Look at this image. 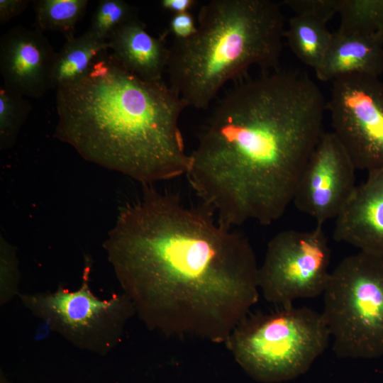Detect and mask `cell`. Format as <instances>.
Segmentation results:
<instances>
[{"mask_svg":"<svg viewBox=\"0 0 383 383\" xmlns=\"http://www.w3.org/2000/svg\"><path fill=\"white\" fill-rule=\"evenodd\" d=\"M146 186L104 243L123 293L152 331L226 343L258 301L251 244L204 204Z\"/></svg>","mask_w":383,"mask_h":383,"instance_id":"obj_1","label":"cell"},{"mask_svg":"<svg viewBox=\"0 0 383 383\" xmlns=\"http://www.w3.org/2000/svg\"><path fill=\"white\" fill-rule=\"evenodd\" d=\"M326 104L298 71L277 69L231 89L189 154L186 176L201 203L231 228L278 220L323 133Z\"/></svg>","mask_w":383,"mask_h":383,"instance_id":"obj_2","label":"cell"},{"mask_svg":"<svg viewBox=\"0 0 383 383\" xmlns=\"http://www.w3.org/2000/svg\"><path fill=\"white\" fill-rule=\"evenodd\" d=\"M187 107L163 81L137 77L106 50L57 89L55 136L85 160L150 185L186 175L179 119Z\"/></svg>","mask_w":383,"mask_h":383,"instance_id":"obj_3","label":"cell"},{"mask_svg":"<svg viewBox=\"0 0 383 383\" xmlns=\"http://www.w3.org/2000/svg\"><path fill=\"white\" fill-rule=\"evenodd\" d=\"M281 3L212 0L199 12L195 33L174 40L166 72L187 106L206 109L229 80L252 66L278 69L284 38Z\"/></svg>","mask_w":383,"mask_h":383,"instance_id":"obj_4","label":"cell"},{"mask_svg":"<svg viewBox=\"0 0 383 383\" xmlns=\"http://www.w3.org/2000/svg\"><path fill=\"white\" fill-rule=\"evenodd\" d=\"M331 339L321 313L292 305L270 313L248 315L225 343L250 377L274 383L306 372Z\"/></svg>","mask_w":383,"mask_h":383,"instance_id":"obj_5","label":"cell"},{"mask_svg":"<svg viewBox=\"0 0 383 383\" xmlns=\"http://www.w3.org/2000/svg\"><path fill=\"white\" fill-rule=\"evenodd\" d=\"M321 313L341 358L383 356V254L359 251L331 272Z\"/></svg>","mask_w":383,"mask_h":383,"instance_id":"obj_6","label":"cell"},{"mask_svg":"<svg viewBox=\"0 0 383 383\" xmlns=\"http://www.w3.org/2000/svg\"><path fill=\"white\" fill-rule=\"evenodd\" d=\"M90 264L75 291L59 287L54 292L19 294L26 308L52 331L82 350L105 355L121 341L125 326L135 313L124 293L100 299L89 287Z\"/></svg>","mask_w":383,"mask_h":383,"instance_id":"obj_7","label":"cell"},{"mask_svg":"<svg viewBox=\"0 0 383 383\" xmlns=\"http://www.w3.org/2000/svg\"><path fill=\"white\" fill-rule=\"evenodd\" d=\"M322 226L282 231L269 241L258 269L259 289L266 301L285 307L297 299L323 294L331 250Z\"/></svg>","mask_w":383,"mask_h":383,"instance_id":"obj_8","label":"cell"},{"mask_svg":"<svg viewBox=\"0 0 383 383\" xmlns=\"http://www.w3.org/2000/svg\"><path fill=\"white\" fill-rule=\"evenodd\" d=\"M333 133L356 170L383 168V82L352 74L332 82L326 104Z\"/></svg>","mask_w":383,"mask_h":383,"instance_id":"obj_9","label":"cell"},{"mask_svg":"<svg viewBox=\"0 0 383 383\" xmlns=\"http://www.w3.org/2000/svg\"><path fill=\"white\" fill-rule=\"evenodd\" d=\"M355 170L335 135L323 133L299 178L294 205L316 225L335 218L356 187Z\"/></svg>","mask_w":383,"mask_h":383,"instance_id":"obj_10","label":"cell"},{"mask_svg":"<svg viewBox=\"0 0 383 383\" xmlns=\"http://www.w3.org/2000/svg\"><path fill=\"white\" fill-rule=\"evenodd\" d=\"M57 56L38 29L11 28L0 39V72L4 86L24 97L39 99L52 89Z\"/></svg>","mask_w":383,"mask_h":383,"instance_id":"obj_11","label":"cell"},{"mask_svg":"<svg viewBox=\"0 0 383 383\" xmlns=\"http://www.w3.org/2000/svg\"><path fill=\"white\" fill-rule=\"evenodd\" d=\"M367 173L335 218L333 238L360 251L383 254V168Z\"/></svg>","mask_w":383,"mask_h":383,"instance_id":"obj_12","label":"cell"},{"mask_svg":"<svg viewBox=\"0 0 383 383\" xmlns=\"http://www.w3.org/2000/svg\"><path fill=\"white\" fill-rule=\"evenodd\" d=\"M165 35H151L135 18L117 29L108 40L114 58L128 72L149 82H162L170 48Z\"/></svg>","mask_w":383,"mask_h":383,"instance_id":"obj_13","label":"cell"},{"mask_svg":"<svg viewBox=\"0 0 383 383\" xmlns=\"http://www.w3.org/2000/svg\"><path fill=\"white\" fill-rule=\"evenodd\" d=\"M314 71L322 82H333L352 74L379 77L383 73V38L336 30L321 63Z\"/></svg>","mask_w":383,"mask_h":383,"instance_id":"obj_14","label":"cell"},{"mask_svg":"<svg viewBox=\"0 0 383 383\" xmlns=\"http://www.w3.org/2000/svg\"><path fill=\"white\" fill-rule=\"evenodd\" d=\"M109 49L108 41L101 40L88 30L79 36L67 37L57 56L52 76V89L72 83L89 70L95 57Z\"/></svg>","mask_w":383,"mask_h":383,"instance_id":"obj_15","label":"cell"},{"mask_svg":"<svg viewBox=\"0 0 383 383\" xmlns=\"http://www.w3.org/2000/svg\"><path fill=\"white\" fill-rule=\"evenodd\" d=\"M332 34L326 24L294 15L288 21L284 39L296 57L315 70L328 50Z\"/></svg>","mask_w":383,"mask_h":383,"instance_id":"obj_16","label":"cell"},{"mask_svg":"<svg viewBox=\"0 0 383 383\" xmlns=\"http://www.w3.org/2000/svg\"><path fill=\"white\" fill-rule=\"evenodd\" d=\"M38 30L60 32L65 37L74 35V28L84 16L87 0L33 1Z\"/></svg>","mask_w":383,"mask_h":383,"instance_id":"obj_17","label":"cell"},{"mask_svg":"<svg viewBox=\"0 0 383 383\" xmlns=\"http://www.w3.org/2000/svg\"><path fill=\"white\" fill-rule=\"evenodd\" d=\"M337 31L383 38V0H342Z\"/></svg>","mask_w":383,"mask_h":383,"instance_id":"obj_18","label":"cell"},{"mask_svg":"<svg viewBox=\"0 0 383 383\" xmlns=\"http://www.w3.org/2000/svg\"><path fill=\"white\" fill-rule=\"evenodd\" d=\"M32 109L26 97L8 90L4 85L0 89V146L1 149L12 147L20 129Z\"/></svg>","mask_w":383,"mask_h":383,"instance_id":"obj_19","label":"cell"},{"mask_svg":"<svg viewBox=\"0 0 383 383\" xmlns=\"http://www.w3.org/2000/svg\"><path fill=\"white\" fill-rule=\"evenodd\" d=\"M135 18L136 10L128 3L122 0H101L87 30L96 38L108 41L117 29Z\"/></svg>","mask_w":383,"mask_h":383,"instance_id":"obj_20","label":"cell"},{"mask_svg":"<svg viewBox=\"0 0 383 383\" xmlns=\"http://www.w3.org/2000/svg\"><path fill=\"white\" fill-rule=\"evenodd\" d=\"M342 0H284L281 4L289 8L294 15L326 24L338 14Z\"/></svg>","mask_w":383,"mask_h":383,"instance_id":"obj_21","label":"cell"},{"mask_svg":"<svg viewBox=\"0 0 383 383\" xmlns=\"http://www.w3.org/2000/svg\"><path fill=\"white\" fill-rule=\"evenodd\" d=\"M19 274L13 248L6 241L1 242V304H4L18 292Z\"/></svg>","mask_w":383,"mask_h":383,"instance_id":"obj_22","label":"cell"},{"mask_svg":"<svg viewBox=\"0 0 383 383\" xmlns=\"http://www.w3.org/2000/svg\"><path fill=\"white\" fill-rule=\"evenodd\" d=\"M197 24L190 12L173 14L169 22L167 30L164 34L171 33L174 40H185L196 31Z\"/></svg>","mask_w":383,"mask_h":383,"instance_id":"obj_23","label":"cell"},{"mask_svg":"<svg viewBox=\"0 0 383 383\" xmlns=\"http://www.w3.org/2000/svg\"><path fill=\"white\" fill-rule=\"evenodd\" d=\"M30 2L28 0H0V24L4 25L20 15Z\"/></svg>","mask_w":383,"mask_h":383,"instance_id":"obj_24","label":"cell"},{"mask_svg":"<svg viewBox=\"0 0 383 383\" xmlns=\"http://www.w3.org/2000/svg\"><path fill=\"white\" fill-rule=\"evenodd\" d=\"M195 0H162L160 1L161 8L173 14L190 12L196 5Z\"/></svg>","mask_w":383,"mask_h":383,"instance_id":"obj_25","label":"cell"},{"mask_svg":"<svg viewBox=\"0 0 383 383\" xmlns=\"http://www.w3.org/2000/svg\"><path fill=\"white\" fill-rule=\"evenodd\" d=\"M52 329L49 323L46 321H44V323H42L40 326L38 328V331L36 333L35 338L37 340L43 339L48 335L49 332Z\"/></svg>","mask_w":383,"mask_h":383,"instance_id":"obj_26","label":"cell"},{"mask_svg":"<svg viewBox=\"0 0 383 383\" xmlns=\"http://www.w3.org/2000/svg\"><path fill=\"white\" fill-rule=\"evenodd\" d=\"M0 383H11L6 377V376L1 372L0 374Z\"/></svg>","mask_w":383,"mask_h":383,"instance_id":"obj_27","label":"cell"}]
</instances>
